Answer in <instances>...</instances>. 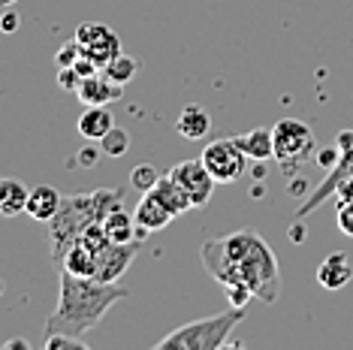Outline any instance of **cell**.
Listing matches in <instances>:
<instances>
[{
    "instance_id": "obj_19",
    "label": "cell",
    "mask_w": 353,
    "mask_h": 350,
    "mask_svg": "<svg viewBox=\"0 0 353 350\" xmlns=\"http://www.w3.org/2000/svg\"><path fill=\"white\" fill-rule=\"evenodd\" d=\"M151 190H154V194L160 196V200L166 203V209H170V212L175 214V218H179V214H184V212H190V209H194V203H190L188 190H184V187L179 185V181L172 178L170 172H166V175H160V178H157V185L151 187Z\"/></svg>"
},
{
    "instance_id": "obj_17",
    "label": "cell",
    "mask_w": 353,
    "mask_h": 350,
    "mask_svg": "<svg viewBox=\"0 0 353 350\" xmlns=\"http://www.w3.org/2000/svg\"><path fill=\"white\" fill-rule=\"evenodd\" d=\"M112 127H115V118H112L106 106H85L82 118H79V133H82L88 142H100Z\"/></svg>"
},
{
    "instance_id": "obj_3",
    "label": "cell",
    "mask_w": 353,
    "mask_h": 350,
    "mask_svg": "<svg viewBox=\"0 0 353 350\" xmlns=\"http://www.w3.org/2000/svg\"><path fill=\"white\" fill-rule=\"evenodd\" d=\"M124 205V190L115 187H100L94 194H76V196H63L58 214L49 220V248L54 262H61V257L67 254V248L79 238V233L94 224V220H103L112 209H121Z\"/></svg>"
},
{
    "instance_id": "obj_8",
    "label": "cell",
    "mask_w": 353,
    "mask_h": 350,
    "mask_svg": "<svg viewBox=\"0 0 353 350\" xmlns=\"http://www.w3.org/2000/svg\"><path fill=\"white\" fill-rule=\"evenodd\" d=\"M170 175L179 181L184 190H188L194 209H203V205H208V200L214 196V185H218V181H214L212 172L205 169L203 157H190V161L175 163L172 169H170Z\"/></svg>"
},
{
    "instance_id": "obj_22",
    "label": "cell",
    "mask_w": 353,
    "mask_h": 350,
    "mask_svg": "<svg viewBox=\"0 0 353 350\" xmlns=\"http://www.w3.org/2000/svg\"><path fill=\"white\" fill-rule=\"evenodd\" d=\"M103 73H106L112 82H118V85H127V82H133L136 73H139V61L130 58V54H118V58H112L106 67H103Z\"/></svg>"
},
{
    "instance_id": "obj_23",
    "label": "cell",
    "mask_w": 353,
    "mask_h": 350,
    "mask_svg": "<svg viewBox=\"0 0 353 350\" xmlns=\"http://www.w3.org/2000/svg\"><path fill=\"white\" fill-rule=\"evenodd\" d=\"M127 148H130V133H127L124 127H112L106 136L100 139V151L106 157H124Z\"/></svg>"
},
{
    "instance_id": "obj_21",
    "label": "cell",
    "mask_w": 353,
    "mask_h": 350,
    "mask_svg": "<svg viewBox=\"0 0 353 350\" xmlns=\"http://www.w3.org/2000/svg\"><path fill=\"white\" fill-rule=\"evenodd\" d=\"M103 227H106L112 242H133V238H139L136 236V218L124 212V205L121 209H112L106 218H103Z\"/></svg>"
},
{
    "instance_id": "obj_13",
    "label": "cell",
    "mask_w": 353,
    "mask_h": 350,
    "mask_svg": "<svg viewBox=\"0 0 353 350\" xmlns=\"http://www.w3.org/2000/svg\"><path fill=\"white\" fill-rule=\"evenodd\" d=\"M350 278H353V262H350V257L344 251L329 254V257L320 262V269H317V284L323 290H341V287H347Z\"/></svg>"
},
{
    "instance_id": "obj_25",
    "label": "cell",
    "mask_w": 353,
    "mask_h": 350,
    "mask_svg": "<svg viewBox=\"0 0 353 350\" xmlns=\"http://www.w3.org/2000/svg\"><path fill=\"white\" fill-rule=\"evenodd\" d=\"M61 347H67V350H88V344L79 336H67V332H49V336H46V350H61Z\"/></svg>"
},
{
    "instance_id": "obj_32",
    "label": "cell",
    "mask_w": 353,
    "mask_h": 350,
    "mask_svg": "<svg viewBox=\"0 0 353 350\" xmlns=\"http://www.w3.org/2000/svg\"><path fill=\"white\" fill-rule=\"evenodd\" d=\"M3 347H21V350H30V341H28V338H15V341H6Z\"/></svg>"
},
{
    "instance_id": "obj_10",
    "label": "cell",
    "mask_w": 353,
    "mask_h": 350,
    "mask_svg": "<svg viewBox=\"0 0 353 350\" xmlns=\"http://www.w3.org/2000/svg\"><path fill=\"white\" fill-rule=\"evenodd\" d=\"M142 238L133 242H109L103 251H97V272L94 281H106V284H118V278H124V272L130 269V262L139 254Z\"/></svg>"
},
{
    "instance_id": "obj_14",
    "label": "cell",
    "mask_w": 353,
    "mask_h": 350,
    "mask_svg": "<svg viewBox=\"0 0 353 350\" xmlns=\"http://www.w3.org/2000/svg\"><path fill=\"white\" fill-rule=\"evenodd\" d=\"M61 203H63V196H61L58 187H52V185H37V187L28 194V214H30L34 220H39V224H49L54 214H58Z\"/></svg>"
},
{
    "instance_id": "obj_26",
    "label": "cell",
    "mask_w": 353,
    "mask_h": 350,
    "mask_svg": "<svg viewBox=\"0 0 353 350\" xmlns=\"http://www.w3.org/2000/svg\"><path fill=\"white\" fill-rule=\"evenodd\" d=\"M335 220H339V229H341V233L353 238V200H350V203H339Z\"/></svg>"
},
{
    "instance_id": "obj_12",
    "label": "cell",
    "mask_w": 353,
    "mask_h": 350,
    "mask_svg": "<svg viewBox=\"0 0 353 350\" xmlns=\"http://www.w3.org/2000/svg\"><path fill=\"white\" fill-rule=\"evenodd\" d=\"M121 94H124V85L112 82L103 70L82 79V85L76 88V97L82 100V106H109L112 100H121Z\"/></svg>"
},
{
    "instance_id": "obj_4",
    "label": "cell",
    "mask_w": 353,
    "mask_h": 350,
    "mask_svg": "<svg viewBox=\"0 0 353 350\" xmlns=\"http://www.w3.org/2000/svg\"><path fill=\"white\" fill-rule=\"evenodd\" d=\"M245 320V308L232 305L230 311L199 317L194 323H184L163 336L154 344V350H221L230 347V336L239 323Z\"/></svg>"
},
{
    "instance_id": "obj_2",
    "label": "cell",
    "mask_w": 353,
    "mask_h": 350,
    "mask_svg": "<svg viewBox=\"0 0 353 350\" xmlns=\"http://www.w3.org/2000/svg\"><path fill=\"white\" fill-rule=\"evenodd\" d=\"M130 290L118 287V284L94 281V278H79L61 269V293L54 311L46 317V336L49 332H67V336H79L91 332L106 311L118 299H127Z\"/></svg>"
},
{
    "instance_id": "obj_27",
    "label": "cell",
    "mask_w": 353,
    "mask_h": 350,
    "mask_svg": "<svg viewBox=\"0 0 353 350\" xmlns=\"http://www.w3.org/2000/svg\"><path fill=\"white\" fill-rule=\"evenodd\" d=\"M58 85L63 88V91H76V88L82 85V76H79L76 67H61L58 70Z\"/></svg>"
},
{
    "instance_id": "obj_28",
    "label": "cell",
    "mask_w": 353,
    "mask_h": 350,
    "mask_svg": "<svg viewBox=\"0 0 353 350\" xmlns=\"http://www.w3.org/2000/svg\"><path fill=\"white\" fill-rule=\"evenodd\" d=\"M79 58H82V54H79L76 39H70V43H63V45H61V52H58V67H73Z\"/></svg>"
},
{
    "instance_id": "obj_18",
    "label": "cell",
    "mask_w": 353,
    "mask_h": 350,
    "mask_svg": "<svg viewBox=\"0 0 353 350\" xmlns=\"http://www.w3.org/2000/svg\"><path fill=\"white\" fill-rule=\"evenodd\" d=\"M58 266L63 269V272H70V275L94 278V272H97V254H94L91 248H85L82 242H73L67 248V254L61 257Z\"/></svg>"
},
{
    "instance_id": "obj_7",
    "label": "cell",
    "mask_w": 353,
    "mask_h": 350,
    "mask_svg": "<svg viewBox=\"0 0 353 350\" xmlns=\"http://www.w3.org/2000/svg\"><path fill=\"white\" fill-rule=\"evenodd\" d=\"M73 39L79 45V54L94 61L100 70L106 67L112 58L121 54V39H118V34L109 25H103V21H85V25H79Z\"/></svg>"
},
{
    "instance_id": "obj_15",
    "label": "cell",
    "mask_w": 353,
    "mask_h": 350,
    "mask_svg": "<svg viewBox=\"0 0 353 350\" xmlns=\"http://www.w3.org/2000/svg\"><path fill=\"white\" fill-rule=\"evenodd\" d=\"M236 142H239V148L248 154V161H254V163L275 161V142H272L269 127H254V130L236 136Z\"/></svg>"
},
{
    "instance_id": "obj_20",
    "label": "cell",
    "mask_w": 353,
    "mask_h": 350,
    "mask_svg": "<svg viewBox=\"0 0 353 350\" xmlns=\"http://www.w3.org/2000/svg\"><path fill=\"white\" fill-rule=\"evenodd\" d=\"M28 194L25 181L19 178H0V214L3 218H15V214L28 212Z\"/></svg>"
},
{
    "instance_id": "obj_1",
    "label": "cell",
    "mask_w": 353,
    "mask_h": 350,
    "mask_svg": "<svg viewBox=\"0 0 353 350\" xmlns=\"http://www.w3.org/2000/svg\"><path fill=\"white\" fill-rule=\"evenodd\" d=\"M208 278L227 290H248L256 302H278L281 266L272 245L256 229H232L227 236L208 238L199 248Z\"/></svg>"
},
{
    "instance_id": "obj_9",
    "label": "cell",
    "mask_w": 353,
    "mask_h": 350,
    "mask_svg": "<svg viewBox=\"0 0 353 350\" xmlns=\"http://www.w3.org/2000/svg\"><path fill=\"white\" fill-rule=\"evenodd\" d=\"M347 175H353V130H344L339 136V161H335V169L329 172V178L317 187V194H311L308 200H305V205L296 212V218H305L308 212H314L317 205L326 200V196L335 194V187H339Z\"/></svg>"
},
{
    "instance_id": "obj_30",
    "label": "cell",
    "mask_w": 353,
    "mask_h": 350,
    "mask_svg": "<svg viewBox=\"0 0 353 350\" xmlns=\"http://www.w3.org/2000/svg\"><path fill=\"white\" fill-rule=\"evenodd\" d=\"M15 28H19V15H15L12 10H6L3 15H0V30H6V34H12Z\"/></svg>"
},
{
    "instance_id": "obj_33",
    "label": "cell",
    "mask_w": 353,
    "mask_h": 350,
    "mask_svg": "<svg viewBox=\"0 0 353 350\" xmlns=\"http://www.w3.org/2000/svg\"><path fill=\"white\" fill-rule=\"evenodd\" d=\"M0 3H3V6H12V3H15V0H0Z\"/></svg>"
},
{
    "instance_id": "obj_11",
    "label": "cell",
    "mask_w": 353,
    "mask_h": 350,
    "mask_svg": "<svg viewBox=\"0 0 353 350\" xmlns=\"http://www.w3.org/2000/svg\"><path fill=\"white\" fill-rule=\"evenodd\" d=\"M136 218V236L145 238L151 233H157V229H166L175 220V214L166 209V203L160 200L154 190H145V194L139 196V205H136L133 212Z\"/></svg>"
},
{
    "instance_id": "obj_24",
    "label": "cell",
    "mask_w": 353,
    "mask_h": 350,
    "mask_svg": "<svg viewBox=\"0 0 353 350\" xmlns=\"http://www.w3.org/2000/svg\"><path fill=\"white\" fill-rule=\"evenodd\" d=\"M157 178H160V172H157L151 163H142V166H136V169L130 172V185L139 190V194H145V190L154 187Z\"/></svg>"
},
{
    "instance_id": "obj_29",
    "label": "cell",
    "mask_w": 353,
    "mask_h": 350,
    "mask_svg": "<svg viewBox=\"0 0 353 350\" xmlns=\"http://www.w3.org/2000/svg\"><path fill=\"white\" fill-rule=\"evenodd\" d=\"M335 196H339V203H350L353 200V175H347V178L335 187Z\"/></svg>"
},
{
    "instance_id": "obj_31",
    "label": "cell",
    "mask_w": 353,
    "mask_h": 350,
    "mask_svg": "<svg viewBox=\"0 0 353 350\" xmlns=\"http://www.w3.org/2000/svg\"><path fill=\"white\" fill-rule=\"evenodd\" d=\"M100 154H103V151H97V148H85V151H79V157H82L79 163H82V166H94L100 161Z\"/></svg>"
},
{
    "instance_id": "obj_5",
    "label": "cell",
    "mask_w": 353,
    "mask_h": 350,
    "mask_svg": "<svg viewBox=\"0 0 353 350\" xmlns=\"http://www.w3.org/2000/svg\"><path fill=\"white\" fill-rule=\"evenodd\" d=\"M272 142H275V161L284 172H293L314 154V130L299 118H281L272 127Z\"/></svg>"
},
{
    "instance_id": "obj_16",
    "label": "cell",
    "mask_w": 353,
    "mask_h": 350,
    "mask_svg": "<svg viewBox=\"0 0 353 350\" xmlns=\"http://www.w3.org/2000/svg\"><path fill=\"white\" fill-rule=\"evenodd\" d=\"M175 130H179V136L196 142V139H203L205 133L212 130V115H208L199 103H188V106L181 109L179 121H175Z\"/></svg>"
},
{
    "instance_id": "obj_6",
    "label": "cell",
    "mask_w": 353,
    "mask_h": 350,
    "mask_svg": "<svg viewBox=\"0 0 353 350\" xmlns=\"http://www.w3.org/2000/svg\"><path fill=\"white\" fill-rule=\"evenodd\" d=\"M199 157H203L205 169L212 172V178L218 181V185H232V181H239L245 175V169H248V154L239 148L236 139L208 142Z\"/></svg>"
}]
</instances>
